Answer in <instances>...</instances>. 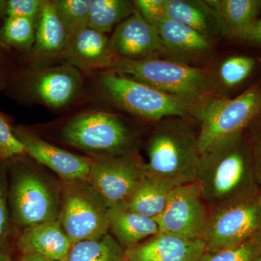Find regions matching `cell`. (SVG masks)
Returning <instances> with one entry per match:
<instances>
[{
	"instance_id": "obj_1",
	"label": "cell",
	"mask_w": 261,
	"mask_h": 261,
	"mask_svg": "<svg viewBox=\"0 0 261 261\" xmlns=\"http://www.w3.org/2000/svg\"><path fill=\"white\" fill-rule=\"evenodd\" d=\"M195 182L210 209L260 195L243 133L220 141L201 153Z\"/></svg>"
},
{
	"instance_id": "obj_2",
	"label": "cell",
	"mask_w": 261,
	"mask_h": 261,
	"mask_svg": "<svg viewBox=\"0 0 261 261\" xmlns=\"http://www.w3.org/2000/svg\"><path fill=\"white\" fill-rule=\"evenodd\" d=\"M189 119L157 122L147 144L146 175L175 187L195 183L201 153L198 129Z\"/></svg>"
},
{
	"instance_id": "obj_3",
	"label": "cell",
	"mask_w": 261,
	"mask_h": 261,
	"mask_svg": "<svg viewBox=\"0 0 261 261\" xmlns=\"http://www.w3.org/2000/svg\"><path fill=\"white\" fill-rule=\"evenodd\" d=\"M108 69L196 102L214 96L216 87L210 70L159 58L133 61L118 57Z\"/></svg>"
},
{
	"instance_id": "obj_4",
	"label": "cell",
	"mask_w": 261,
	"mask_h": 261,
	"mask_svg": "<svg viewBox=\"0 0 261 261\" xmlns=\"http://www.w3.org/2000/svg\"><path fill=\"white\" fill-rule=\"evenodd\" d=\"M260 113L258 84L233 99L214 95L197 102L192 118L199 125L200 153L220 141L243 134Z\"/></svg>"
},
{
	"instance_id": "obj_5",
	"label": "cell",
	"mask_w": 261,
	"mask_h": 261,
	"mask_svg": "<svg viewBox=\"0 0 261 261\" xmlns=\"http://www.w3.org/2000/svg\"><path fill=\"white\" fill-rule=\"evenodd\" d=\"M103 90L122 109L155 123L168 118H191L197 102L161 92L128 77L108 71L102 75Z\"/></svg>"
},
{
	"instance_id": "obj_6",
	"label": "cell",
	"mask_w": 261,
	"mask_h": 261,
	"mask_svg": "<svg viewBox=\"0 0 261 261\" xmlns=\"http://www.w3.org/2000/svg\"><path fill=\"white\" fill-rule=\"evenodd\" d=\"M61 137L68 145L100 157L135 150L133 132L119 117L111 113H81L65 125Z\"/></svg>"
},
{
	"instance_id": "obj_7",
	"label": "cell",
	"mask_w": 261,
	"mask_h": 261,
	"mask_svg": "<svg viewBox=\"0 0 261 261\" xmlns=\"http://www.w3.org/2000/svg\"><path fill=\"white\" fill-rule=\"evenodd\" d=\"M68 182L58 221L71 245L109 233L108 207L89 179Z\"/></svg>"
},
{
	"instance_id": "obj_8",
	"label": "cell",
	"mask_w": 261,
	"mask_h": 261,
	"mask_svg": "<svg viewBox=\"0 0 261 261\" xmlns=\"http://www.w3.org/2000/svg\"><path fill=\"white\" fill-rule=\"evenodd\" d=\"M260 195L210 209L202 237L206 251L238 246L261 234Z\"/></svg>"
},
{
	"instance_id": "obj_9",
	"label": "cell",
	"mask_w": 261,
	"mask_h": 261,
	"mask_svg": "<svg viewBox=\"0 0 261 261\" xmlns=\"http://www.w3.org/2000/svg\"><path fill=\"white\" fill-rule=\"evenodd\" d=\"M14 166L8 190L13 222L25 228L58 220L61 204L50 186L37 173Z\"/></svg>"
},
{
	"instance_id": "obj_10",
	"label": "cell",
	"mask_w": 261,
	"mask_h": 261,
	"mask_svg": "<svg viewBox=\"0 0 261 261\" xmlns=\"http://www.w3.org/2000/svg\"><path fill=\"white\" fill-rule=\"evenodd\" d=\"M144 175V161L133 150L93 160L89 181L108 208L126 202Z\"/></svg>"
},
{
	"instance_id": "obj_11",
	"label": "cell",
	"mask_w": 261,
	"mask_h": 261,
	"mask_svg": "<svg viewBox=\"0 0 261 261\" xmlns=\"http://www.w3.org/2000/svg\"><path fill=\"white\" fill-rule=\"evenodd\" d=\"M210 208L196 182L175 187L164 211L156 219L160 232L202 240Z\"/></svg>"
},
{
	"instance_id": "obj_12",
	"label": "cell",
	"mask_w": 261,
	"mask_h": 261,
	"mask_svg": "<svg viewBox=\"0 0 261 261\" xmlns=\"http://www.w3.org/2000/svg\"><path fill=\"white\" fill-rule=\"evenodd\" d=\"M25 152L66 181L89 179L93 160L77 155L48 143L23 127H13Z\"/></svg>"
},
{
	"instance_id": "obj_13",
	"label": "cell",
	"mask_w": 261,
	"mask_h": 261,
	"mask_svg": "<svg viewBox=\"0 0 261 261\" xmlns=\"http://www.w3.org/2000/svg\"><path fill=\"white\" fill-rule=\"evenodd\" d=\"M110 39L116 56L124 59L141 61L168 53L155 28L137 9L117 25Z\"/></svg>"
},
{
	"instance_id": "obj_14",
	"label": "cell",
	"mask_w": 261,
	"mask_h": 261,
	"mask_svg": "<svg viewBox=\"0 0 261 261\" xmlns=\"http://www.w3.org/2000/svg\"><path fill=\"white\" fill-rule=\"evenodd\" d=\"M82 86L80 71L68 63L33 72L25 84L34 97L55 109L71 102L80 93Z\"/></svg>"
},
{
	"instance_id": "obj_15",
	"label": "cell",
	"mask_w": 261,
	"mask_h": 261,
	"mask_svg": "<svg viewBox=\"0 0 261 261\" xmlns=\"http://www.w3.org/2000/svg\"><path fill=\"white\" fill-rule=\"evenodd\" d=\"M62 57L85 71L108 68L118 58L108 36L88 27L70 34Z\"/></svg>"
},
{
	"instance_id": "obj_16",
	"label": "cell",
	"mask_w": 261,
	"mask_h": 261,
	"mask_svg": "<svg viewBox=\"0 0 261 261\" xmlns=\"http://www.w3.org/2000/svg\"><path fill=\"white\" fill-rule=\"evenodd\" d=\"M205 250L203 240L160 232L126 250L125 261H198Z\"/></svg>"
},
{
	"instance_id": "obj_17",
	"label": "cell",
	"mask_w": 261,
	"mask_h": 261,
	"mask_svg": "<svg viewBox=\"0 0 261 261\" xmlns=\"http://www.w3.org/2000/svg\"><path fill=\"white\" fill-rule=\"evenodd\" d=\"M71 246L58 219L24 228L17 242L23 255H39L61 261L66 260Z\"/></svg>"
},
{
	"instance_id": "obj_18",
	"label": "cell",
	"mask_w": 261,
	"mask_h": 261,
	"mask_svg": "<svg viewBox=\"0 0 261 261\" xmlns=\"http://www.w3.org/2000/svg\"><path fill=\"white\" fill-rule=\"evenodd\" d=\"M108 218L109 231L125 250L160 233L155 219L130 210L126 202L108 207Z\"/></svg>"
},
{
	"instance_id": "obj_19",
	"label": "cell",
	"mask_w": 261,
	"mask_h": 261,
	"mask_svg": "<svg viewBox=\"0 0 261 261\" xmlns=\"http://www.w3.org/2000/svg\"><path fill=\"white\" fill-rule=\"evenodd\" d=\"M36 29L32 55L40 61L62 56L69 34L57 12L54 1H44Z\"/></svg>"
},
{
	"instance_id": "obj_20",
	"label": "cell",
	"mask_w": 261,
	"mask_h": 261,
	"mask_svg": "<svg viewBox=\"0 0 261 261\" xmlns=\"http://www.w3.org/2000/svg\"><path fill=\"white\" fill-rule=\"evenodd\" d=\"M166 18L188 25L209 39L226 34L219 15L206 1L166 0Z\"/></svg>"
},
{
	"instance_id": "obj_21",
	"label": "cell",
	"mask_w": 261,
	"mask_h": 261,
	"mask_svg": "<svg viewBox=\"0 0 261 261\" xmlns=\"http://www.w3.org/2000/svg\"><path fill=\"white\" fill-rule=\"evenodd\" d=\"M168 53L181 57L202 56L212 47L211 39L185 24L168 18L154 25Z\"/></svg>"
},
{
	"instance_id": "obj_22",
	"label": "cell",
	"mask_w": 261,
	"mask_h": 261,
	"mask_svg": "<svg viewBox=\"0 0 261 261\" xmlns=\"http://www.w3.org/2000/svg\"><path fill=\"white\" fill-rule=\"evenodd\" d=\"M175 187L152 176L144 175L126 201L130 210L156 219L167 205Z\"/></svg>"
},
{
	"instance_id": "obj_23",
	"label": "cell",
	"mask_w": 261,
	"mask_h": 261,
	"mask_svg": "<svg viewBox=\"0 0 261 261\" xmlns=\"http://www.w3.org/2000/svg\"><path fill=\"white\" fill-rule=\"evenodd\" d=\"M217 13L225 33L233 37L254 22L261 13V0H206Z\"/></svg>"
},
{
	"instance_id": "obj_24",
	"label": "cell",
	"mask_w": 261,
	"mask_h": 261,
	"mask_svg": "<svg viewBox=\"0 0 261 261\" xmlns=\"http://www.w3.org/2000/svg\"><path fill=\"white\" fill-rule=\"evenodd\" d=\"M136 11L135 3L128 0H92L89 9V28L107 34Z\"/></svg>"
},
{
	"instance_id": "obj_25",
	"label": "cell",
	"mask_w": 261,
	"mask_h": 261,
	"mask_svg": "<svg viewBox=\"0 0 261 261\" xmlns=\"http://www.w3.org/2000/svg\"><path fill=\"white\" fill-rule=\"evenodd\" d=\"M126 250L111 233L72 245L65 261H125Z\"/></svg>"
},
{
	"instance_id": "obj_26",
	"label": "cell",
	"mask_w": 261,
	"mask_h": 261,
	"mask_svg": "<svg viewBox=\"0 0 261 261\" xmlns=\"http://www.w3.org/2000/svg\"><path fill=\"white\" fill-rule=\"evenodd\" d=\"M35 21L27 18H8L0 28V42L7 46L30 50L35 42Z\"/></svg>"
},
{
	"instance_id": "obj_27",
	"label": "cell",
	"mask_w": 261,
	"mask_h": 261,
	"mask_svg": "<svg viewBox=\"0 0 261 261\" xmlns=\"http://www.w3.org/2000/svg\"><path fill=\"white\" fill-rule=\"evenodd\" d=\"M54 3L69 37L75 31L88 27L87 23L92 0H58L54 1Z\"/></svg>"
},
{
	"instance_id": "obj_28",
	"label": "cell",
	"mask_w": 261,
	"mask_h": 261,
	"mask_svg": "<svg viewBox=\"0 0 261 261\" xmlns=\"http://www.w3.org/2000/svg\"><path fill=\"white\" fill-rule=\"evenodd\" d=\"M261 252V234L238 246L206 251L198 261H254Z\"/></svg>"
},
{
	"instance_id": "obj_29",
	"label": "cell",
	"mask_w": 261,
	"mask_h": 261,
	"mask_svg": "<svg viewBox=\"0 0 261 261\" xmlns=\"http://www.w3.org/2000/svg\"><path fill=\"white\" fill-rule=\"evenodd\" d=\"M254 66L255 61L250 57H230L220 66V80L226 87H236L246 80L252 73Z\"/></svg>"
},
{
	"instance_id": "obj_30",
	"label": "cell",
	"mask_w": 261,
	"mask_h": 261,
	"mask_svg": "<svg viewBox=\"0 0 261 261\" xmlns=\"http://www.w3.org/2000/svg\"><path fill=\"white\" fill-rule=\"evenodd\" d=\"M44 1L39 0H0V17L27 18L38 20Z\"/></svg>"
},
{
	"instance_id": "obj_31",
	"label": "cell",
	"mask_w": 261,
	"mask_h": 261,
	"mask_svg": "<svg viewBox=\"0 0 261 261\" xmlns=\"http://www.w3.org/2000/svg\"><path fill=\"white\" fill-rule=\"evenodd\" d=\"M27 154L25 147L15 137L13 127L0 113V161H7Z\"/></svg>"
},
{
	"instance_id": "obj_32",
	"label": "cell",
	"mask_w": 261,
	"mask_h": 261,
	"mask_svg": "<svg viewBox=\"0 0 261 261\" xmlns=\"http://www.w3.org/2000/svg\"><path fill=\"white\" fill-rule=\"evenodd\" d=\"M243 135L251 154L255 178L261 187V113L247 127Z\"/></svg>"
},
{
	"instance_id": "obj_33",
	"label": "cell",
	"mask_w": 261,
	"mask_h": 261,
	"mask_svg": "<svg viewBox=\"0 0 261 261\" xmlns=\"http://www.w3.org/2000/svg\"><path fill=\"white\" fill-rule=\"evenodd\" d=\"M10 214L6 171L0 166V245L4 243L10 230Z\"/></svg>"
},
{
	"instance_id": "obj_34",
	"label": "cell",
	"mask_w": 261,
	"mask_h": 261,
	"mask_svg": "<svg viewBox=\"0 0 261 261\" xmlns=\"http://www.w3.org/2000/svg\"><path fill=\"white\" fill-rule=\"evenodd\" d=\"M134 3L137 11L153 27L166 18V0H136Z\"/></svg>"
},
{
	"instance_id": "obj_35",
	"label": "cell",
	"mask_w": 261,
	"mask_h": 261,
	"mask_svg": "<svg viewBox=\"0 0 261 261\" xmlns=\"http://www.w3.org/2000/svg\"><path fill=\"white\" fill-rule=\"evenodd\" d=\"M232 38L240 42L261 47V19H257L256 21L240 31Z\"/></svg>"
},
{
	"instance_id": "obj_36",
	"label": "cell",
	"mask_w": 261,
	"mask_h": 261,
	"mask_svg": "<svg viewBox=\"0 0 261 261\" xmlns=\"http://www.w3.org/2000/svg\"><path fill=\"white\" fill-rule=\"evenodd\" d=\"M20 261H61L53 260L39 255H23Z\"/></svg>"
},
{
	"instance_id": "obj_37",
	"label": "cell",
	"mask_w": 261,
	"mask_h": 261,
	"mask_svg": "<svg viewBox=\"0 0 261 261\" xmlns=\"http://www.w3.org/2000/svg\"><path fill=\"white\" fill-rule=\"evenodd\" d=\"M0 261H13L10 255L6 252L1 250L0 251Z\"/></svg>"
},
{
	"instance_id": "obj_38",
	"label": "cell",
	"mask_w": 261,
	"mask_h": 261,
	"mask_svg": "<svg viewBox=\"0 0 261 261\" xmlns=\"http://www.w3.org/2000/svg\"><path fill=\"white\" fill-rule=\"evenodd\" d=\"M254 261H261V252L258 255H257L256 258L254 260Z\"/></svg>"
},
{
	"instance_id": "obj_39",
	"label": "cell",
	"mask_w": 261,
	"mask_h": 261,
	"mask_svg": "<svg viewBox=\"0 0 261 261\" xmlns=\"http://www.w3.org/2000/svg\"><path fill=\"white\" fill-rule=\"evenodd\" d=\"M260 204H261V193H260Z\"/></svg>"
}]
</instances>
